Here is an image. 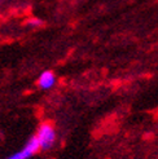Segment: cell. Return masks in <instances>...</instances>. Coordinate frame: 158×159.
<instances>
[{
	"label": "cell",
	"mask_w": 158,
	"mask_h": 159,
	"mask_svg": "<svg viewBox=\"0 0 158 159\" xmlns=\"http://www.w3.org/2000/svg\"><path fill=\"white\" fill-rule=\"evenodd\" d=\"M38 139L39 146L42 150H48L53 146L54 141H56V131H54L53 125L49 123H43L35 134Z\"/></svg>",
	"instance_id": "6da1fadb"
},
{
	"label": "cell",
	"mask_w": 158,
	"mask_h": 159,
	"mask_svg": "<svg viewBox=\"0 0 158 159\" xmlns=\"http://www.w3.org/2000/svg\"><path fill=\"white\" fill-rule=\"evenodd\" d=\"M39 149H40V146H39L38 139L35 136H33L27 141V144L23 146V149L21 150V152L14 153L13 155L8 157L7 159H29L30 157H33Z\"/></svg>",
	"instance_id": "7a4b0ae2"
},
{
	"label": "cell",
	"mask_w": 158,
	"mask_h": 159,
	"mask_svg": "<svg viewBox=\"0 0 158 159\" xmlns=\"http://www.w3.org/2000/svg\"><path fill=\"white\" fill-rule=\"evenodd\" d=\"M56 83V76L52 71H43L38 79V84L42 89H49Z\"/></svg>",
	"instance_id": "3957f363"
},
{
	"label": "cell",
	"mask_w": 158,
	"mask_h": 159,
	"mask_svg": "<svg viewBox=\"0 0 158 159\" xmlns=\"http://www.w3.org/2000/svg\"><path fill=\"white\" fill-rule=\"evenodd\" d=\"M29 25H30V26H40V25H42V21H40V20H36V18L30 20Z\"/></svg>",
	"instance_id": "277c9868"
}]
</instances>
